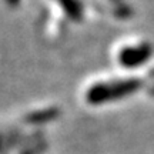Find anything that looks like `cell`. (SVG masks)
<instances>
[{"label": "cell", "mask_w": 154, "mask_h": 154, "mask_svg": "<svg viewBox=\"0 0 154 154\" xmlns=\"http://www.w3.org/2000/svg\"><path fill=\"white\" fill-rule=\"evenodd\" d=\"M2 146H3V136L0 134V149H2Z\"/></svg>", "instance_id": "obj_9"}, {"label": "cell", "mask_w": 154, "mask_h": 154, "mask_svg": "<svg viewBox=\"0 0 154 154\" xmlns=\"http://www.w3.org/2000/svg\"><path fill=\"white\" fill-rule=\"evenodd\" d=\"M141 86L143 83L140 79H121L96 83L86 91V101L91 106L116 101L136 93Z\"/></svg>", "instance_id": "obj_1"}, {"label": "cell", "mask_w": 154, "mask_h": 154, "mask_svg": "<svg viewBox=\"0 0 154 154\" xmlns=\"http://www.w3.org/2000/svg\"><path fill=\"white\" fill-rule=\"evenodd\" d=\"M149 94H150V96H153V97H154V86H151V87L149 88Z\"/></svg>", "instance_id": "obj_8"}, {"label": "cell", "mask_w": 154, "mask_h": 154, "mask_svg": "<svg viewBox=\"0 0 154 154\" xmlns=\"http://www.w3.org/2000/svg\"><path fill=\"white\" fill-rule=\"evenodd\" d=\"M46 147H47V144L44 143V141H37L34 146L29 147V149L26 150L23 154H40L42 151H44V150H46Z\"/></svg>", "instance_id": "obj_6"}, {"label": "cell", "mask_w": 154, "mask_h": 154, "mask_svg": "<svg viewBox=\"0 0 154 154\" xmlns=\"http://www.w3.org/2000/svg\"><path fill=\"white\" fill-rule=\"evenodd\" d=\"M150 76L154 77V69H153V70H150Z\"/></svg>", "instance_id": "obj_10"}, {"label": "cell", "mask_w": 154, "mask_h": 154, "mask_svg": "<svg viewBox=\"0 0 154 154\" xmlns=\"http://www.w3.org/2000/svg\"><path fill=\"white\" fill-rule=\"evenodd\" d=\"M56 2L70 20H73V22H82L83 20L84 9H83L80 0H56Z\"/></svg>", "instance_id": "obj_4"}, {"label": "cell", "mask_w": 154, "mask_h": 154, "mask_svg": "<svg viewBox=\"0 0 154 154\" xmlns=\"http://www.w3.org/2000/svg\"><path fill=\"white\" fill-rule=\"evenodd\" d=\"M153 54V47L150 43H140L137 46H127L119 53V63L123 67L134 69L144 64Z\"/></svg>", "instance_id": "obj_2"}, {"label": "cell", "mask_w": 154, "mask_h": 154, "mask_svg": "<svg viewBox=\"0 0 154 154\" xmlns=\"http://www.w3.org/2000/svg\"><path fill=\"white\" fill-rule=\"evenodd\" d=\"M61 111L59 107H47V109H42V110H34L30 111L24 116V121L33 126H40V124H46L50 121L59 119Z\"/></svg>", "instance_id": "obj_3"}, {"label": "cell", "mask_w": 154, "mask_h": 154, "mask_svg": "<svg viewBox=\"0 0 154 154\" xmlns=\"http://www.w3.org/2000/svg\"><path fill=\"white\" fill-rule=\"evenodd\" d=\"M19 2H20V0H6V3L10 6V7H16V6L19 5Z\"/></svg>", "instance_id": "obj_7"}, {"label": "cell", "mask_w": 154, "mask_h": 154, "mask_svg": "<svg viewBox=\"0 0 154 154\" xmlns=\"http://www.w3.org/2000/svg\"><path fill=\"white\" fill-rule=\"evenodd\" d=\"M113 6H114V10H116V16L121 17V19H126L131 14L133 11L128 6L124 3V0H110Z\"/></svg>", "instance_id": "obj_5"}]
</instances>
